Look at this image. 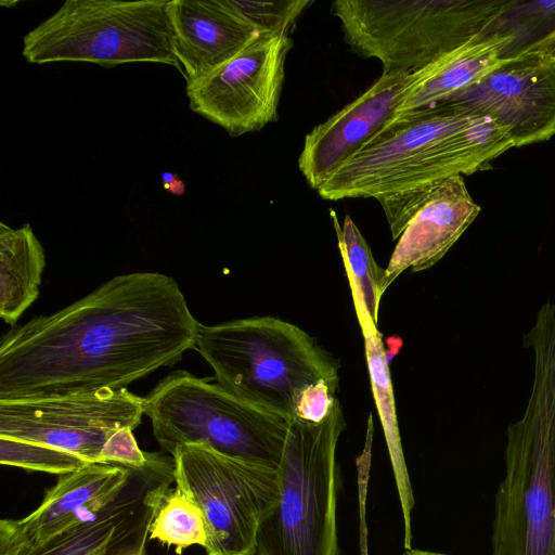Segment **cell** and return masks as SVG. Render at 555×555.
I'll list each match as a JSON object with an SVG mask.
<instances>
[{
	"label": "cell",
	"mask_w": 555,
	"mask_h": 555,
	"mask_svg": "<svg viewBox=\"0 0 555 555\" xmlns=\"http://www.w3.org/2000/svg\"><path fill=\"white\" fill-rule=\"evenodd\" d=\"M338 247L349 279L351 294L362 332L378 330V307L385 270L374 260L372 250L350 216L339 223L336 211L330 210Z\"/></svg>",
	"instance_id": "cell-21"
},
{
	"label": "cell",
	"mask_w": 555,
	"mask_h": 555,
	"mask_svg": "<svg viewBox=\"0 0 555 555\" xmlns=\"http://www.w3.org/2000/svg\"><path fill=\"white\" fill-rule=\"evenodd\" d=\"M146 542H143L140 546H138L135 550L130 552L127 555H146Z\"/></svg>",
	"instance_id": "cell-34"
},
{
	"label": "cell",
	"mask_w": 555,
	"mask_h": 555,
	"mask_svg": "<svg viewBox=\"0 0 555 555\" xmlns=\"http://www.w3.org/2000/svg\"><path fill=\"white\" fill-rule=\"evenodd\" d=\"M555 29V1L511 0L507 10L486 34L503 33L513 37L503 59L527 50Z\"/></svg>",
	"instance_id": "cell-23"
},
{
	"label": "cell",
	"mask_w": 555,
	"mask_h": 555,
	"mask_svg": "<svg viewBox=\"0 0 555 555\" xmlns=\"http://www.w3.org/2000/svg\"><path fill=\"white\" fill-rule=\"evenodd\" d=\"M401 555H448L440 552L425 551L420 548L405 550Z\"/></svg>",
	"instance_id": "cell-31"
},
{
	"label": "cell",
	"mask_w": 555,
	"mask_h": 555,
	"mask_svg": "<svg viewBox=\"0 0 555 555\" xmlns=\"http://www.w3.org/2000/svg\"><path fill=\"white\" fill-rule=\"evenodd\" d=\"M372 415L369 417L366 439L361 454L357 457V485L359 503V547L360 555H370L369 553V529L366 524V500L370 480L371 457H372V438L373 422Z\"/></svg>",
	"instance_id": "cell-28"
},
{
	"label": "cell",
	"mask_w": 555,
	"mask_h": 555,
	"mask_svg": "<svg viewBox=\"0 0 555 555\" xmlns=\"http://www.w3.org/2000/svg\"><path fill=\"white\" fill-rule=\"evenodd\" d=\"M444 102L408 114L386 126L318 190L324 199L373 197L389 193L425 151L472 114Z\"/></svg>",
	"instance_id": "cell-11"
},
{
	"label": "cell",
	"mask_w": 555,
	"mask_h": 555,
	"mask_svg": "<svg viewBox=\"0 0 555 555\" xmlns=\"http://www.w3.org/2000/svg\"><path fill=\"white\" fill-rule=\"evenodd\" d=\"M131 468L92 463L61 475L41 504L21 519L0 520V555H27L94 517L125 488Z\"/></svg>",
	"instance_id": "cell-14"
},
{
	"label": "cell",
	"mask_w": 555,
	"mask_h": 555,
	"mask_svg": "<svg viewBox=\"0 0 555 555\" xmlns=\"http://www.w3.org/2000/svg\"><path fill=\"white\" fill-rule=\"evenodd\" d=\"M166 190L175 194H182L184 192V184L181 180L176 179Z\"/></svg>",
	"instance_id": "cell-32"
},
{
	"label": "cell",
	"mask_w": 555,
	"mask_h": 555,
	"mask_svg": "<svg viewBox=\"0 0 555 555\" xmlns=\"http://www.w3.org/2000/svg\"><path fill=\"white\" fill-rule=\"evenodd\" d=\"M335 393L325 382L307 387L297 402L295 418L309 423L322 422L336 401Z\"/></svg>",
	"instance_id": "cell-29"
},
{
	"label": "cell",
	"mask_w": 555,
	"mask_h": 555,
	"mask_svg": "<svg viewBox=\"0 0 555 555\" xmlns=\"http://www.w3.org/2000/svg\"><path fill=\"white\" fill-rule=\"evenodd\" d=\"M511 0H335L349 49L382 73L414 74L485 35Z\"/></svg>",
	"instance_id": "cell-4"
},
{
	"label": "cell",
	"mask_w": 555,
	"mask_h": 555,
	"mask_svg": "<svg viewBox=\"0 0 555 555\" xmlns=\"http://www.w3.org/2000/svg\"><path fill=\"white\" fill-rule=\"evenodd\" d=\"M120 493L94 517L62 532L27 555H127L149 541L150 527L175 481L172 455L147 453Z\"/></svg>",
	"instance_id": "cell-13"
},
{
	"label": "cell",
	"mask_w": 555,
	"mask_h": 555,
	"mask_svg": "<svg viewBox=\"0 0 555 555\" xmlns=\"http://www.w3.org/2000/svg\"><path fill=\"white\" fill-rule=\"evenodd\" d=\"M345 426L337 399L320 423L291 422L279 501L259 526L255 555H338L336 448Z\"/></svg>",
	"instance_id": "cell-5"
},
{
	"label": "cell",
	"mask_w": 555,
	"mask_h": 555,
	"mask_svg": "<svg viewBox=\"0 0 555 555\" xmlns=\"http://www.w3.org/2000/svg\"><path fill=\"white\" fill-rule=\"evenodd\" d=\"M143 414L144 398L127 388L0 401V437L40 443L99 463L107 439L121 428L138 427Z\"/></svg>",
	"instance_id": "cell-9"
},
{
	"label": "cell",
	"mask_w": 555,
	"mask_h": 555,
	"mask_svg": "<svg viewBox=\"0 0 555 555\" xmlns=\"http://www.w3.org/2000/svg\"><path fill=\"white\" fill-rule=\"evenodd\" d=\"M167 0H66L23 38L28 63L150 62L175 66Z\"/></svg>",
	"instance_id": "cell-7"
},
{
	"label": "cell",
	"mask_w": 555,
	"mask_h": 555,
	"mask_svg": "<svg viewBox=\"0 0 555 555\" xmlns=\"http://www.w3.org/2000/svg\"><path fill=\"white\" fill-rule=\"evenodd\" d=\"M481 208L470 196L463 176L433 184L425 204L410 220L391 254L383 292L405 270L431 268L477 218Z\"/></svg>",
	"instance_id": "cell-17"
},
{
	"label": "cell",
	"mask_w": 555,
	"mask_h": 555,
	"mask_svg": "<svg viewBox=\"0 0 555 555\" xmlns=\"http://www.w3.org/2000/svg\"><path fill=\"white\" fill-rule=\"evenodd\" d=\"M525 51L539 52L555 61V29Z\"/></svg>",
	"instance_id": "cell-30"
},
{
	"label": "cell",
	"mask_w": 555,
	"mask_h": 555,
	"mask_svg": "<svg viewBox=\"0 0 555 555\" xmlns=\"http://www.w3.org/2000/svg\"><path fill=\"white\" fill-rule=\"evenodd\" d=\"M522 346L533 352L532 388L506 429L491 555H555V302L539 308Z\"/></svg>",
	"instance_id": "cell-2"
},
{
	"label": "cell",
	"mask_w": 555,
	"mask_h": 555,
	"mask_svg": "<svg viewBox=\"0 0 555 555\" xmlns=\"http://www.w3.org/2000/svg\"><path fill=\"white\" fill-rule=\"evenodd\" d=\"M447 102L495 120L514 147L547 141L555 135V61L534 51L504 59Z\"/></svg>",
	"instance_id": "cell-12"
},
{
	"label": "cell",
	"mask_w": 555,
	"mask_h": 555,
	"mask_svg": "<svg viewBox=\"0 0 555 555\" xmlns=\"http://www.w3.org/2000/svg\"><path fill=\"white\" fill-rule=\"evenodd\" d=\"M176 179L177 177L172 172H164L162 175V181L165 189H167Z\"/></svg>",
	"instance_id": "cell-33"
},
{
	"label": "cell",
	"mask_w": 555,
	"mask_h": 555,
	"mask_svg": "<svg viewBox=\"0 0 555 555\" xmlns=\"http://www.w3.org/2000/svg\"><path fill=\"white\" fill-rule=\"evenodd\" d=\"M168 12L186 87L210 76L263 34L231 0H170Z\"/></svg>",
	"instance_id": "cell-16"
},
{
	"label": "cell",
	"mask_w": 555,
	"mask_h": 555,
	"mask_svg": "<svg viewBox=\"0 0 555 555\" xmlns=\"http://www.w3.org/2000/svg\"><path fill=\"white\" fill-rule=\"evenodd\" d=\"M144 414L169 453L202 444L221 454L279 468L291 421L206 378L175 371L144 398Z\"/></svg>",
	"instance_id": "cell-6"
},
{
	"label": "cell",
	"mask_w": 555,
	"mask_h": 555,
	"mask_svg": "<svg viewBox=\"0 0 555 555\" xmlns=\"http://www.w3.org/2000/svg\"><path fill=\"white\" fill-rule=\"evenodd\" d=\"M289 35L262 34L201 82L186 87L190 108L238 137L278 118Z\"/></svg>",
	"instance_id": "cell-10"
},
{
	"label": "cell",
	"mask_w": 555,
	"mask_h": 555,
	"mask_svg": "<svg viewBox=\"0 0 555 555\" xmlns=\"http://www.w3.org/2000/svg\"><path fill=\"white\" fill-rule=\"evenodd\" d=\"M512 42L513 37L503 33L485 34L411 74L385 127L408 114L444 103L477 82L504 60Z\"/></svg>",
	"instance_id": "cell-18"
},
{
	"label": "cell",
	"mask_w": 555,
	"mask_h": 555,
	"mask_svg": "<svg viewBox=\"0 0 555 555\" xmlns=\"http://www.w3.org/2000/svg\"><path fill=\"white\" fill-rule=\"evenodd\" d=\"M149 539L175 546L178 554L192 545L204 547L206 531L201 509L179 488L169 489L152 521Z\"/></svg>",
	"instance_id": "cell-22"
},
{
	"label": "cell",
	"mask_w": 555,
	"mask_h": 555,
	"mask_svg": "<svg viewBox=\"0 0 555 555\" xmlns=\"http://www.w3.org/2000/svg\"><path fill=\"white\" fill-rule=\"evenodd\" d=\"M44 249L30 224L13 229L0 222V317L14 325L38 298Z\"/></svg>",
	"instance_id": "cell-19"
},
{
	"label": "cell",
	"mask_w": 555,
	"mask_h": 555,
	"mask_svg": "<svg viewBox=\"0 0 555 555\" xmlns=\"http://www.w3.org/2000/svg\"><path fill=\"white\" fill-rule=\"evenodd\" d=\"M0 462L2 465L60 476L92 464L59 449L4 437H0Z\"/></svg>",
	"instance_id": "cell-24"
},
{
	"label": "cell",
	"mask_w": 555,
	"mask_h": 555,
	"mask_svg": "<svg viewBox=\"0 0 555 555\" xmlns=\"http://www.w3.org/2000/svg\"><path fill=\"white\" fill-rule=\"evenodd\" d=\"M175 482L201 509L207 555H255L257 533L280 496L278 468L184 444L171 454Z\"/></svg>",
	"instance_id": "cell-8"
},
{
	"label": "cell",
	"mask_w": 555,
	"mask_h": 555,
	"mask_svg": "<svg viewBox=\"0 0 555 555\" xmlns=\"http://www.w3.org/2000/svg\"><path fill=\"white\" fill-rule=\"evenodd\" d=\"M411 74L382 73L362 94L306 134L298 168L318 191L392 117Z\"/></svg>",
	"instance_id": "cell-15"
},
{
	"label": "cell",
	"mask_w": 555,
	"mask_h": 555,
	"mask_svg": "<svg viewBox=\"0 0 555 555\" xmlns=\"http://www.w3.org/2000/svg\"><path fill=\"white\" fill-rule=\"evenodd\" d=\"M434 183L376 197L383 207L393 240L400 237L410 220L425 204Z\"/></svg>",
	"instance_id": "cell-26"
},
{
	"label": "cell",
	"mask_w": 555,
	"mask_h": 555,
	"mask_svg": "<svg viewBox=\"0 0 555 555\" xmlns=\"http://www.w3.org/2000/svg\"><path fill=\"white\" fill-rule=\"evenodd\" d=\"M199 324L176 280L119 274L0 339V401L120 389L195 348Z\"/></svg>",
	"instance_id": "cell-1"
},
{
	"label": "cell",
	"mask_w": 555,
	"mask_h": 555,
	"mask_svg": "<svg viewBox=\"0 0 555 555\" xmlns=\"http://www.w3.org/2000/svg\"><path fill=\"white\" fill-rule=\"evenodd\" d=\"M132 430L125 427L115 431L102 448L99 463L116 464L131 469L143 467L147 462V453L139 448Z\"/></svg>",
	"instance_id": "cell-27"
},
{
	"label": "cell",
	"mask_w": 555,
	"mask_h": 555,
	"mask_svg": "<svg viewBox=\"0 0 555 555\" xmlns=\"http://www.w3.org/2000/svg\"><path fill=\"white\" fill-rule=\"evenodd\" d=\"M231 3L263 34L291 35L299 16L313 1L231 0Z\"/></svg>",
	"instance_id": "cell-25"
},
{
	"label": "cell",
	"mask_w": 555,
	"mask_h": 555,
	"mask_svg": "<svg viewBox=\"0 0 555 555\" xmlns=\"http://www.w3.org/2000/svg\"><path fill=\"white\" fill-rule=\"evenodd\" d=\"M373 397L380 418L403 516L405 550L412 548L414 494L401 444L387 353L378 330L362 332Z\"/></svg>",
	"instance_id": "cell-20"
},
{
	"label": "cell",
	"mask_w": 555,
	"mask_h": 555,
	"mask_svg": "<svg viewBox=\"0 0 555 555\" xmlns=\"http://www.w3.org/2000/svg\"><path fill=\"white\" fill-rule=\"evenodd\" d=\"M195 348L222 388L291 422L307 387H338L337 360L307 332L278 318L199 324Z\"/></svg>",
	"instance_id": "cell-3"
}]
</instances>
